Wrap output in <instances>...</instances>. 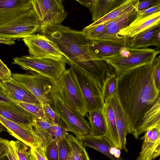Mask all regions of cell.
<instances>
[{
	"instance_id": "4fadbf2b",
	"label": "cell",
	"mask_w": 160,
	"mask_h": 160,
	"mask_svg": "<svg viewBox=\"0 0 160 160\" xmlns=\"http://www.w3.org/2000/svg\"><path fill=\"white\" fill-rule=\"evenodd\" d=\"M0 115L23 128L33 131V124L38 118L24 108L13 102H0Z\"/></svg>"
},
{
	"instance_id": "f35d334b",
	"label": "cell",
	"mask_w": 160,
	"mask_h": 160,
	"mask_svg": "<svg viewBox=\"0 0 160 160\" xmlns=\"http://www.w3.org/2000/svg\"><path fill=\"white\" fill-rule=\"evenodd\" d=\"M139 14L138 18H142L149 16L156 12H160V4L150 8L142 11H138Z\"/></svg>"
},
{
	"instance_id": "3957f363",
	"label": "cell",
	"mask_w": 160,
	"mask_h": 160,
	"mask_svg": "<svg viewBox=\"0 0 160 160\" xmlns=\"http://www.w3.org/2000/svg\"><path fill=\"white\" fill-rule=\"evenodd\" d=\"M159 53V50L154 49H135L125 46L118 54L103 60L111 66L117 74L152 62Z\"/></svg>"
},
{
	"instance_id": "7402d4cb",
	"label": "cell",
	"mask_w": 160,
	"mask_h": 160,
	"mask_svg": "<svg viewBox=\"0 0 160 160\" xmlns=\"http://www.w3.org/2000/svg\"><path fill=\"white\" fill-rule=\"evenodd\" d=\"M160 126V97L154 105L145 113L142 123L139 128L135 138L148 129Z\"/></svg>"
},
{
	"instance_id": "7c38bea8",
	"label": "cell",
	"mask_w": 160,
	"mask_h": 160,
	"mask_svg": "<svg viewBox=\"0 0 160 160\" xmlns=\"http://www.w3.org/2000/svg\"><path fill=\"white\" fill-rule=\"evenodd\" d=\"M139 12L137 9L122 15L106 23L101 33L92 40L129 46L130 39L120 36V30L126 28L137 17Z\"/></svg>"
},
{
	"instance_id": "8fae6325",
	"label": "cell",
	"mask_w": 160,
	"mask_h": 160,
	"mask_svg": "<svg viewBox=\"0 0 160 160\" xmlns=\"http://www.w3.org/2000/svg\"><path fill=\"white\" fill-rule=\"evenodd\" d=\"M22 40L28 47L30 55L62 61L69 65L66 56L57 44L44 35L33 33L22 38Z\"/></svg>"
},
{
	"instance_id": "816d5d0a",
	"label": "cell",
	"mask_w": 160,
	"mask_h": 160,
	"mask_svg": "<svg viewBox=\"0 0 160 160\" xmlns=\"http://www.w3.org/2000/svg\"><path fill=\"white\" fill-rule=\"evenodd\" d=\"M158 160H160V159H159Z\"/></svg>"
},
{
	"instance_id": "603a6c76",
	"label": "cell",
	"mask_w": 160,
	"mask_h": 160,
	"mask_svg": "<svg viewBox=\"0 0 160 160\" xmlns=\"http://www.w3.org/2000/svg\"><path fill=\"white\" fill-rule=\"evenodd\" d=\"M102 112L105 121L107 129V133L105 136L117 148L120 150L114 114L111 106L108 102L104 103Z\"/></svg>"
},
{
	"instance_id": "cb8c5ba5",
	"label": "cell",
	"mask_w": 160,
	"mask_h": 160,
	"mask_svg": "<svg viewBox=\"0 0 160 160\" xmlns=\"http://www.w3.org/2000/svg\"><path fill=\"white\" fill-rule=\"evenodd\" d=\"M91 40L92 50L96 58L100 60L115 56L125 46L116 43Z\"/></svg>"
},
{
	"instance_id": "4dcf8cb0",
	"label": "cell",
	"mask_w": 160,
	"mask_h": 160,
	"mask_svg": "<svg viewBox=\"0 0 160 160\" xmlns=\"http://www.w3.org/2000/svg\"><path fill=\"white\" fill-rule=\"evenodd\" d=\"M41 104L44 112L45 119L48 121L52 125L64 124L49 103H46Z\"/></svg>"
},
{
	"instance_id": "d6a6232c",
	"label": "cell",
	"mask_w": 160,
	"mask_h": 160,
	"mask_svg": "<svg viewBox=\"0 0 160 160\" xmlns=\"http://www.w3.org/2000/svg\"><path fill=\"white\" fill-rule=\"evenodd\" d=\"M21 106L39 119H45L41 104H34L22 102H13Z\"/></svg>"
},
{
	"instance_id": "52a82bcc",
	"label": "cell",
	"mask_w": 160,
	"mask_h": 160,
	"mask_svg": "<svg viewBox=\"0 0 160 160\" xmlns=\"http://www.w3.org/2000/svg\"><path fill=\"white\" fill-rule=\"evenodd\" d=\"M57 89L69 107L84 117L88 114L86 104L71 68L66 69L55 82Z\"/></svg>"
},
{
	"instance_id": "83f0119b",
	"label": "cell",
	"mask_w": 160,
	"mask_h": 160,
	"mask_svg": "<svg viewBox=\"0 0 160 160\" xmlns=\"http://www.w3.org/2000/svg\"><path fill=\"white\" fill-rule=\"evenodd\" d=\"M66 138L70 149L72 160H90L84 147L76 137L67 132Z\"/></svg>"
},
{
	"instance_id": "44dd1931",
	"label": "cell",
	"mask_w": 160,
	"mask_h": 160,
	"mask_svg": "<svg viewBox=\"0 0 160 160\" xmlns=\"http://www.w3.org/2000/svg\"><path fill=\"white\" fill-rule=\"evenodd\" d=\"M160 31V24L154 25L139 33L130 40L128 47L135 49L147 48L150 46H155L154 37Z\"/></svg>"
},
{
	"instance_id": "277c9868",
	"label": "cell",
	"mask_w": 160,
	"mask_h": 160,
	"mask_svg": "<svg viewBox=\"0 0 160 160\" xmlns=\"http://www.w3.org/2000/svg\"><path fill=\"white\" fill-rule=\"evenodd\" d=\"M13 64L20 66L25 70L58 81L66 69V63L55 59L40 58L32 55H24L13 58Z\"/></svg>"
},
{
	"instance_id": "7bdbcfd3",
	"label": "cell",
	"mask_w": 160,
	"mask_h": 160,
	"mask_svg": "<svg viewBox=\"0 0 160 160\" xmlns=\"http://www.w3.org/2000/svg\"><path fill=\"white\" fill-rule=\"evenodd\" d=\"M0 102H12L8 97L6 92H0Z\"/></svg>"
},
{
	"instance_id": "d6986e66",
	"label": "cell",
	"mask_w": 160,
	"mask_h": 160,
	"mask_svg": "<svg viewBox=\"0 0 160 160\" xmlns=\"http://www.w3.org/2000/svg\"><path fill=\"white\" fill-rule=\"evenodd\" d=\"M0 122L7 129L9 134L30 148L39 146L33 131L28 130L0 115Z\"/></svg>"
},
{
	"instance_id": "e575fe53",
	"label": "cell",
	"mask_w": 160,
	"mask_h": 160,
	"mask_svg": "<svg viewBox=\"0 0 160 160\" xmlns=\"http://www.w3.org/2000/svg\"><path fill=\"white\" fill-rule=\"evenodd\" d=\"M58 142L57 140L52 141L44 149L45 155L48 160H58Z\"/></svg>"
},
{
	"instance_id": "f6af8a7d",
	"label": "cell",
	"mask_w": 160,
	"mask_h": 160,
	"mask_svg": "<svg viewBox=\"0 0 160 160\" xmlns=\"http://www.w3.org/2000/svg\"><path fill=\"white\" fill-rule=\"evenodd\" d=\"M76 1L89 9L91 6L93 0H76Z\"/></svg>"
},
{
	"instance_id": "60d3db41",
	"label": "cell",
	"mask_w": 160,
	"mask_h": 160,
	"mask_svg": "<svg viewBox=\"0 0 160 160\" xmlns=\"http://www.w3.org/2000/svg\"><path fill=\"white\" fill-rule=\"evenodd\" d=\"M6 156L9 160H19L13 148L9 142L7 148Z\"/></svg>"
},
{
	"instance_id": "836d02e7",
	"label": "cell",
	"mask_w": 160,
	"mask_h": 160,
	"mask_svg": "<svg viewBox=\"0 0 160 160\" xmlns=\"http://www.w3.org/2000/svg\"><path fill=\"white\" fill-rule=\"evenodd\" d=\"M58 160H70L71 153L66 137L60 139L58 142Z\"/></svg>"
},
{
	"instance_id": "5bb4252c",
	"label": "cell",
	"mask_w": 160,
	"mask_h": 160,
	"mask_svg": "<svg viewBox=\"0 0 160 160\" xmlns=\"http://www.w3.org/2000/svg\"><path fill=\"white\" fill-rule=\"evenodd\" d=\"M76 137L84 147L93 148L111 160H122L120 150L117 148L105 135L95 136L89 134Z\"/></svg>"
},
{
	"instance_id": "681fc988",
	"label": "cell",
	"mask_w": 160,
	"mask_h": 160,
	"mask_svg": "<svg viewBox=\"0 0 160 160\" xmlns=\"http://www.w3.org/2000/svg\"><path fill=\"white\" fill-rule=\"evenodd\" d=\"M0 160H9L6 156L2 157L0 158Z\"/></svg>"
},
{
	"instance_id": "d590c367",
	"label": "cell",
	"mask_w": 160,
	"mask_h": 160,
	"mask_svg": "<svg viewBox=\"0 0 160 160\" xmlns=\"http://www.w3.org/2000/svg\"><path fill=\"white\" fill-rule=\"evenodd\" d=\"M152 74L155 84L159 90L160 89V56L155 58L152 63Z\"/></svg>"
},
{
	"instance_id": "8992f818",
	"label": "cell",
	"mask_w": 160,
	"mask_h": 160,
	"mask_svg": "<svg viewBox=\"0 0 160 160\" xmlns=\"http://www.w3.org/2000/svg\"><path fill=\"white\" fill-rule=\"evenodd\" d=\"M52 95L53 109L65 124L68 131L72 132L78 137L90 134L91 129L89 123L84 117L74 112L68 107L55 84Z\"/></svg>"
},
{
	"instance_id": "f907efd6",
	"label": "cell",
	"mask_w": 160,
	"mask_h": 160,
	"mask_svg": "<svg viewBox=\"0 0 160 160\" xmlns=\"http://www.w3.org/2000/svg\"><path fill=\"white\" fill-rule=\"evenodd\" d=\"M3 131H4V130L3 129H1V128H0V133L1 132H3Z\"/></svg>"
},
{
	"instance_id": "bcb514c9",
	"label": "cell",
	"mask_w": 160,
	"mask_h": 160,
	"mask_svg": "<svg viewBox=\"0 0 160 160\" xmlns=\"http://www.w3.org/2000/svg\"><path fill=\"white\" fill-rule=\"evenodd\" d=\"M0 92H6V91L3 86L1 82H0Z\"/></svg>"
},
{
	"instance_id": "d4e9b609",
	"label": "cell",
	"mask_w": 160,
	"mask_h": 160,
	"mask_svg": "<svg viewBox=\"0 0 160 160\" xmlns=\"http://www.w3.org/2000/svg\"><path fill=\"white\" fill-rule=\"evenodd\" d=\"M139 0H124L118 7L98 21L87 26L91 28L102 24H106L124 14L137 9Z\"/></svg>"
},
{
	"instance_id": "8d00e7d4",
	"label": "cell",
	"mask_w": 160,
	"mask_h": 160,
	"mask_svg": "<svg viewBox=\"0 0 160 160\" xmlns=\"http://www.w3.org/2000/svg\"><path fill=\"white\" fill-rule=\"evenodd\" d=\"M29 160H48L47 158L44 149L38 146L30 148V154Z\"/></svg>"
},
{
	"instance_id": "ba28073f",
	"label": "cell",
	"mask_w": 160,
	"mask_h": 160,
	"mask_svg": "<svg viewBox=\"0 0 160 160\" xmlns=\"http://www.w3.org/2000/svg\"><path fill=\"white\" fill-rule=\"evenodd\" d=\"M40 23L32 9L4 24L0 25V38H23L38 31Z\"/></svg>"
},
{
	"instance_id": "2e32d148",
	"label": "cell",
	"mask_w": 160,
	"mask_h": 160,
	"mask_svg": "<svg viewBox=\"0 0 160 160\" xmlns=\"http://www.w3.org/2000/svg\"><path fill=\"white\" fill-rule=\"evenodd\" d=\"M32 8L31 0H0V25Z\"/></svg>"
},
{
	"instance_id": "7a4b0ae2",
	"label": "cell",
	"mask_w": 160,
	"mask_h": 160,
	"mask_svg": "<svg viewBox=\"0 0 160 160\" xmlns=\"http://www.w3.org/2000/svg\"><path fill=\"white\" fill-rule=\"evenodd\" d=\"M40 32L57 44L71 68L87 73L101 83L108 65L96 58L92 49L91 40L83 32L61 24L47 26Z\"/></svg>"
},
{
	"instance_id": "c3c4849f",
	"label": "cell",
	"mask_w": 160,
	"mask_h": 160,
	"mask_svg": "<svg viewBox=\"0 0 160 160\" xmlns=\"http://www.w3.org/2000/svg\"><path fill=\"white\" fill-rule=\"evenodd\" d=\"M5 79L0 74V82H2L3 81H6Z\"/></svg>"
},
{
	"instance_id": "9a60e30c",
	"label": "cell",
	"mask_w": 160,
	"mask_h": 160,
	"mask_svg": "<svg viewBox=\"0 0 160 160\" xmlns=\"http://www.w3.org/2000/svg\"><path fill=\"white\" fill-rule=\"evenodd\" d=\"M141 140L143 142L137 160H154L160 156V126L148 129Z\"/></svg>"
},
{
	"instance_id": "f1b7e54d",
	"label": "cell",
	"mask_w": 160,
	"mask_h": 160,
	"mask_svg": "<svg viewBox=\"0 0 160 160\" xmlns=\"http://www.w3.org/2000/svg\"><path fill=\"white\" fill-rule=\"evenodd\" d=\"M5 89L12 91L29 100L32 104H41L38 99L29 91L20 86L12 79L1 82Z\"/></svg>"
},
{
	"instance_id": "5b68a950",
	"label": "cell",
	"mask_w": 160,
	"mask_h": 160,
	"mask_svg": "<svg viewBox=\"0 0 160 160\" xmlns=\"http://www.w3.org/2000/svg\"><path fill=\"white\" fill-rule=\"evenodd\" d=\"M12 79L31 92L41 104L48 103L52 106V92L55 82L47 77L28 71L25 73H14Z\"/></svg>"
},
{
	"instance_id": "f546056e",
	"label": "cell",
	"mask_w": 160,
	"mask_h": 160,
	"mask_svg": "<svg viewBox=\"0 0 160 160\" xmlns=\"http://www.w3.org/2000/svg\"><path fill=\"white\" fill-rule=\"evenodd\" d=\"M9 142L13 148L19 160H29L30 154V148L21 142L17 140L16 141L11 140Z\"/></svg>"
},
{
	"instance_id": "e0dca14e",
	"label": "cell",
	"mask_w": 160,
	"mask_h": 160,
	"mask_svg": "<svg viewBox=\"0 0 160 160\" xmlns=\"http://www.w3.org/2000/svg\"><path fill=\"white\" fill-rule=\"evenodd\" d=\"M114 113L120 146V150L127 152L126 136L130 133V125L128 118L122 109L116 96L108 102Z\"/></svg>"
},
{
	"instance_id": "30bf717a",
	"label": "cell",
	"mask_w": 160,
	"mask_h": 160,
	"mask_svg": "<svg viewBox=\"0 0 160 160\" xmlns=\"http://www.w3.org/2000/svg\"><path fill=\"white\" fill-rule=\"evenodd\" d=\"M40 23V31L50 25L61 24L67 13L61 0H31Z\"/></svg>"
},
{
	"instance_id": "b9f144b4",
	"label": "cell",
	"mask_w": 160,
	"mask_h": 160,
	"mask_svg": "<svg viewBox=\"0 0 160 160\" xmlns=\"http://www.w3.org/2000/svg\"><path fill=\"white\" fill-rule=\"evenodd\" d=\"M9 141L0 137V158L6 156V149Z\"/></svg>"
},
{
	"instance_id": "ee69618b",
	"label": "cell",
	"mask_w": 160,
	"mask_h": 160,
	"mask_svg": "<svg viewBox=\"0 0 160 160\" xmlns=\"http://www.w3.org/2000/svg\"><path fill=\"white\" fill-rule=\"evenodd\" d=\"M15 39L0 38V43H3L8 45H13L15 44Z\"/></svg>"
},
{
	"instance_id": "ffe728a7",
	"label": "cell",
	"mask_w": 160,
	"mask_h": 160,
	"mask_svg": "<svg viewBox=\"0 0 160 160\" xmlns=\"http://www.w3.org/2000/svg\"><path fill=\"white\" fill-rule=\"evenodd\" d=\"M124 0H93L89 8L92 15V21L100 19L120 6Z\"/></svg>"
},
{
	"instance_id": "ab89813d",
	"label": "cell",
	"mask_w": 160,
	"mask_h": 160,
	"mask_svg": "<svg viewBox=\"0 0 160 160\" xmlns=\"http://www.w3.org/2000/svg\"><path fill=\"white\" fill-rule=\"evenodd\" d=\"M0 74L6 80L12 79V74L10 70L0 59Z\"/></svg>"
},
{
	"instance_id": "1f68e13d",
	"label": "cell",
	"mask_w": 160,
	"mask_h": 160,
	"mask_svg": "<svg viewBox=\"0 0 160 160\" xmlns=\"http://www.w3.org/2000/svg\"><path fill=\"white\" fill-rule=\"evenodd\" d=\"M48 130L52 141H59L60 139L66 137L68 132L65 124L52 125Z\"/></svg>"
},
{
	"instance_id": "7dc6e473",
	"label": "cell",
	"mask_w": 160,
	"mask_h": 160,
	"mask_svg": "<svg viewBox=\"0 0 160 160\" xmlns=\"http://www.w3.org/2000/svg\"><path fill=\"white\" fill-rule=\"evenodd\" d=\"M0 128L3 129L5 131L8 132L7 129L0 122Z\"/></svg>"
},
{
	"instance_id": "484cf974",
	"label": "cell",
	"mask_w": 160,
	"mask_h": 160,
	"mask_svg": "<svg viewBox=\"0 0 160 160\" xmlns=\"http://www.w3.org/2000/svg\"><path fill=\"white\" fill-rule=\"evenodd\" d=\"M117 76L114 69L108 65L105 76L101 84L103 99L105 103L116 96Z\"/></svg>"
},
{
	"instance_id": "ac0fdd59",
	"label": "cell",
	"mask_w": 160,
	"mask_h": 160,
	"mask_svg": "<svg viewBox=\"0 0 160 160\" xmlns=\"http://www.w3.org/2000/svg\"><path fill=\"white\" fill-rule=\"evenodd\" d=\"M159 24H160V12L144 18H137L129 25L120 30L118 35L130 39L143 31Z\"/></svg>"
},
{
	"instance_id": "9c48e42d",
	"label": "cell",
	"mask_w": 160,
	"mask_h": 160,
	"mask_svg": "<svg viewBox=\"0 0 160 160\" xmlns=\"http://www.w3.org/2000/svg\"><path fill=\"white\" fill-rule=\"evenodd\" d=\"M72 69L88 112L94 111L102 112L104 102L101 92V84L87 73Z\"/></svg>"
},
{
	"instance_id": "6da1fadb",
	"label": "cell",
	"mask_w": 160,
	"mask_h": 160,
	"mask_svg": "<svg viewBox=\"0 0 160 160\" xmlns=\"http://www.w3.org/2000/svg\"><path fill=\"white\" fill-rule=\"evenodd\" d=\"M152 63L116 74V97L128 120L130 133L135 138L144 114L160 97L152 77Z\"/></svg>"
},
{
	"instance_id": "4316f807",
	"label": "cell",
	"mask_w": 160,
	"mask_h": 160,
	"mask_svg": "<svg viewBox=\"0 0 160 160\" xmlns=\"http://www.w3.org/2000/svg\"><path fill=\"white\" fill-rule=\"evenodd\" d=\"M87 115L91 129L90 135L95 136H105L107 129L105 121L102 112L94 111Z\"/></svg>"
},
{
	"instance_id": "74e56055",
	"label": "cell",
	"mask_w": 160,
	"mask_h": 160,
	"mask_svg": "<svg viewBox=\"0 0 160 160\" xmlns=\"http://www.w3.org/2000/svg\"><path fill=\"white\" fill-rule=\"evenodd\" d=\"M160 4V0H139L137 7L138 11L145 10Z\"/></svg>"
},
{
	"instance_id": "f5cc1de1",
	"label": "cell",
	"mask_w": 160,
	"mask_h": 160,
	"mask_svg": "<svg viewBox=\"0 0 160 160\" xmlns=\"http://www.w3.org/2000/svg\"><path fill=\"white\" fill-rule=\"evenodd\" d=\"M70 160H72V159H71Z\"/></svg>"
}]
</instances>
